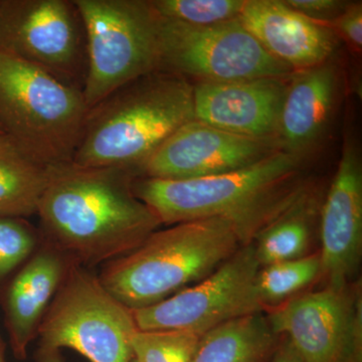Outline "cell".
Here are the masks:
<instances>
[{
    "label": "cell",
    "instance_id": "obj_1",
    "mask_svg": "<svg viewBox=\"0 0 362 362\" xmlns=\"http://www.w3.org/2000/svg\"><path fill=\"white\" fill-rule=\"evenodd\" d=\"M135 177L73 162L49 166L37 214L42 240L87 269L132 252L161 226L133 192Z\"/></svg>",
    "mask_w": 362,
    "mask_h": 362
},
{
    "label": "cell",
    "instance_id": "obj_2",
    "mask_svg": "<svg viewBox=\"0 0 362 362\" xmlns=\"http://www.w3.org/2000/svg\"><path fill=\"white\" fill-rule=\"evenodd\" d=\"M309 183L302 159L279 150L258 163L225 175L185 180L135 177L132 190L161 225L223 218L246 246Z\"/></svg>",
    "mask_w": 362,
    "mask_h": 362
},
{
    "label": "cell",
    "instance_id": "obj_3",
    "mask_svg": "<svg viewBox=\"0 0 362 362\" xmlns=\"http://www.w3.org/2000/svg\"><path fill=\"white\" fill-rule=\"evenodd\" d=\"M192 120L194 84L175 74L152 71L90 107L71 162L125 169L137 177L152 154Z\"/></svg>",
    "mask_w": 362,
    "mask_h": 362
},
{
    "label": "cell",
    "instance_id": "obj_4",
    "mask_svg": "<svg viewBox=\"0 0 362 362\" xmlns=\"http://www.w3.org/2000/svg\"><path fill=\"white\" fill-rule=\"evenodd\" d=\"M240 246L223 218L185 221L150 233L132 252L104 264L98 278L118 301L137 310L204 280Z\"/></svg>",
    "mask_w": 362,
    "mask_h": 362
},
{
    "label": "cell",
    "instance_id": "obj_5",
    "mask_svg": "<svg viewBox=\"0 0 362 362\" xmlns=\"http://www.w3.org/2000/svg\"><path fill=\"white\" fill-rule=\"evenodd\" d=\"M87 112L83 90L0 51V127L33 158L71 162Z\"/></svg>",
    "mask_w": 362,
    "mask_h": 362
},
{
    "label": "cell",
    "instance_id": "obj_6",
    "mask_svg": "<svg viewBox=\"0 0 362 362\" xmlns=\"http://www.w3.org/2000/svg\"><path fill=\"white\" fill-rule=\"evenodd\" d=\"M137 330L132 310L89 269L71 263L40 323L35 361L64 362L69 349L90 362H130Z\"/></svg>",
    "mask_w": 362,
    "mask_h": 362
},
{
    "label": "cell",
    "instance_id": "obj_7",
    "mask_svg": "<svg viewBox=\"0 0 362 362\" xmlns=\"http://www.w3.org/2000/svg\"><path fill=\"white\" fill-rule=\"evenodd\" d=\"M87 33L88 110L113 90L158 71L160 16L147 0H75Z\"/></svg>",
    "mask_w": 362,
    "mask_h": 362
},
{
    "label": "cell",
    "instance_id": "obj_8",
    "mask_svg": "<svg viewBox=\"0 0 362 362\" xmlns=\"http://www.w3.org/2000/svg\"><path fill=\"white\" fill-rule=\"evenodd\" d=\"M158 71L197 82L289 78L290 66L271 56L239 18L207 26L160 18Z\"/></svg>",
    "mask_w": 362,
    "mask_h": 362
},
{
    "label": "cell",
    "instance_id": "obj_9",
    "mask_svg": "<svg viewBox=\"0 0 362 362\" xmlns=\"http://www.w3.org/2000/svg\"><path fill=\"white\" fill-rule=\"evenodd\" d=\"M0 51L84 90L87 33L75 0H0Z\"/></svg>",
    "mask_w": 362,
    "mask_h": 362
},
{
    "label": "cell",
    "instance_id": "obj_10",
    "mask_svg": "<svg viewBox=\"0 0 362 362\" xmlns=\"http://www.w3.org/2000/svg\"><path fill=\"white\" fill-rule=\"evenodd\" d=\"M254 244L240 246L204 280L146 308L132 310L138 330H183L202 337L221 324L265 313L257 291Z\"/></svg>",
    "mask_w": 362,
    "mask_h": 362
},
{
    "label": "cell",
    "instance_id": "obj_11",
    "mask_svg": "<svg viewBox=\"0 0 362 362\" xmlns=\"http://www.w3.org/2000/svg\"><path fill=\"white\" fill-rule=\"evenodd\" d=\"M304 362H362V281L322 286L265 312Z\"/></svg>",
    "mask_w": 362,
    "mask_h": 362
},
{
    "label": "cell",
    "instance_id": "obj_12",
    "mask_svg": "<svg viewBox=\"0 0 362 362\" xmlns=\"http://www.w3.org/2000/svg\"><path fill=\"white\" fill-rule=\"evenodd\" d=\"M279 150L274 140L233 134L194 119L152 154L137 177L185 180L225 175L258 163Z\"/></svg>",
    "mask_w": 362,
    "mask_h": 362
},
{
    "label": "cell",
    "instance_id": "obj_13",
    "mask_svg": "<svg viewBox=\"0 0 362 362\" xmlns=\"http://www.w3.org/2000/svg\"><path fill=\"white\" fill-rule=\"evenodd\" d=\"M322 286L341 287L358 278L362 258V162L347 139L319 223Z\"/></svg>",
    "mask_w": 362,
    "mask_h": 362
},
{
    "label": "cell",
    "instance_id": "obj_14",
    "mask_svg": "<svg viewBox=\"0 0 362 362\" xmlns=\"http://www.w3.org/2000/svg\"><path fill=\"white\" fill-rule=\"evenodd\" d=\"M288 78L195 83L194 119L233 134L275 141Z\"/></svg>",
    "mask_w": 362,
    "mask_h": 362
},
{
    "label": "cell",
    "instance_id": "obj_15",
    "mask_svg": "<svg viewBox=\"0 0 362 362\" xmlns=\"http://www.w3.org/2000/svg\"><path fill=\"white\" fill-rule=\"evenodd\" d=\"M71 263L66 255L42 240L37 251L4 283V323L11 351L18 361L28 356V347L37 339L45 312Z\"/></svg>",
    "mask_w": 362,
    "mask_h": 362
},
{
    "label": "cell",
    "instance_id": "obj_16",
    "mask_svg": "<svg viewBox=\"0 0 362 362\" xmlns=\"http://www.w3.org/2000/svg\"><path fill=\"white\" fill-rule=\"evenodd\" d=\"M239 20L271 56L294 71L329 62L337 47L332 30L280 0H246Z\"/></svg>",
    "mask_w": 362,
    "mask_h": 362
},
{
    "label": "cell",
    "instance_id": "obj_17",
    "mask_svg": "<svg viewBox=\"0 0 362 362\" xmlns=\"http://www.w3.org/2000/svg\"><path fill=\"white\" fill-rule=\"evenodd\" d=\"M339 92V76L330 62L294 71L288 78L275 141L302 159L322 138Z\"/></svg>",
    "mask_w": 362,
    "mask_h": 362
},
{
    "label": "cell",
    "instance_id": "obj_18",
    "mask_svg": "<svg viewBox=\"0 0 362 362\" xmlns=\"http://www.w3.org/2000/svg\"><path fill=\"white\" fill-rule=\"evenodd\" d=\"M322 197L309 183L290 206L278 214L255 238V251L259 265L304 258L313 251L317 238Z\"/></svg>",
    "mask_w": 362,
    "mask_h": 362
},
{
    "label": "cell",
    "instance_id": "obj_19",
    "mask_svg": "<svg viewBox=\"0 0 362 362\" xmlns=\"http://www.w3.org/2000/svg\"><path fill=\"white\" fill-rule=\"evenodd\" d=\"M280 340L265 313L252 314L204 333L192 362H268Z\"/></svg>",
    "mask_w": 362,
    "mask_h": 362
},
{
    "label": "cell",
    "instance_id": "obj_20",
    "mask_svg": "<svg viewBox=\"0 0 362 362\" xmlns=\"http://www.w3.org/2000/svg\"><path fill=\"white\" fill-rule=\"evenodd\" d=\"M49 180V165L0 132V216L26 218L37 214Z\"/></svg>",
    "mask_w": 362,
    "mask_h": 362
},
{
    "label": "cell",
    "instance_id": "obj_21",
    "mask_svg": "<svg viewBox=\"0 0 362 362\" xmlns=\"http://www.w3.org/2000/svg\"><path fill=\"white\" fill-rule=\"evenodd\" d=\"M319 251L296 259L261 267L257 277V291L264 311L276 308L320 282Z\"/></svg>",
    "mask_w": 362,
    "mask_h": 362
},
{
    "label": "cell",
    "instance_id": "obj_22",
    "mask_svg": "<svg viewBox=\"0 0 362 362\" xmlns=\"http://www.w3.org/2000/svg\"><path fill=\"white\" fill-rule=\"evenodd\" d=\"M201 335L183 330H137L133 356L139 362H192Z\"/></svg>",
    "mask_w": 362,
    "mask_h": 362
},
{
    "label": "cell",
    "instance_id": "obj_23",
    "mask_svg": "<svg viewBox=\"0 0 362 362\" xmlns=\"http://www.w3.org/2000/svg\"><path fill=\"white\" fill-rule=\"evenodd\" d=\"M245 4L246 0H151L160 18L197 26L237 20Z\"/></svg>",
    "mask_w": 362,
    "mask_h": 362
},
{
    "label": "cell",
    "instance_id": "obj_24",
    "mask_svg": "<svg viewBox=\"0 0 362 362\" xmlns=\"http://www.w3.org/2000/svg\"><path fill=\"white\" fill-rule=\"evenodd\" d=\"M42 243L39 228L26 218L0 216V288Z\"/></svg>",
    "mask_w": 362,
    "mask_h": 362
},
{
    "label": "cell",
    "instance_id": "obj_25",
    "mask_svg": "<svg viewBox=\"0 0 362 362\" xmlns=\"http://www.w3.org/2000/svg\"><path fill=\"white\" fill-rule=\"evenodd\" d=\"M284 2L293 11L323 25L337 18L349 4L340 0H287Z\"/></svg>",
    "mask_w": 362,
    "mask_h": 362
},
{
    "label": "cell",
    "instance_id": "obj_26",
    "mask_svg": "<svg viewBox=\"0 0 362 362\" xmlns=\"http://www.w3.org/2000/svg\"><path fill=\"white\" fill-rule=\"evenodd\" d=\"M325 25L333 32L339 33L343 39L356 51H361L362 47L361 2L349 4L337 18Z\"/></svg>",
    "mask_w": 362,
    "mask_h": 362
},
{
    "label": "cell",
    "instance_id": "obj_27",
    "mask_svg": "<svg viewBox=\"0 0 362 362\" xmlns=\"http://www.w3.org/2000/svg\"><path fill=\"white\" fill-rule=\"evenodd\" d=\"M268 362H304L298 354L291 342L284 337H281L277 349Z\"/></svg>",
    "mask_w": 362,
    "mask_h": 362
},
{
    "label": "cell",
    "instance_id": "obj_28",
    "mask_svg": "<svg viewBox=\"0 0 362 362\" xmlns=\"http://www.w3.org/2000/svg\"><path fill=\"white\" fill-rule=\"evenodd\" d=\"M0 362H8L6 359V344L0 337Z\"/></svg>",
    "mask_w": 362,
    "mask_h": 362
},
{
    "label": "cell",
    "instance_id": "obj_29",
    "mask_svg": "<svg viewBox=\"0 0 362 362\" xmlns=\"http://www.w3.org/2000/svg\"><path fill=\"white\" fill-rule=\"evenodd\" d=\"M130 362H139L137 361V359L135 358L134 356L132 357V359H131V361Z\"/></svg>",
    "mask_w": 362,
    "mask_h": 362
},
{
    "label": "cell",
    "instance_id": "obj_30",
    "mask_svg": "<svg viewBox=\"0 0 362 362\" xmlns=\"http://www.w3.org/2000/svg\"><path fill=\"white\" fill-rule=\"evenodd\" d=\"M0 132H4V131L1 129V127H0Z\"/></svg>",
    "mask_w": 362,
    "mask_h": 362
}]
</instances>
